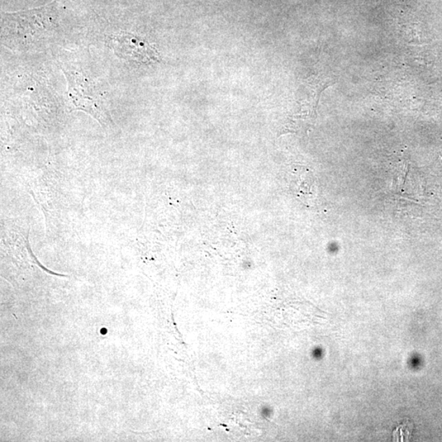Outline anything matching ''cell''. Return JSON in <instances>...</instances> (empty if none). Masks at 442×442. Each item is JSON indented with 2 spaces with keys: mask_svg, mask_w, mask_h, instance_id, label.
<instances>
[{
  "mask_svg": "<svg viewBox=\"0 0 442 442\" xmlns=\"http://www.w3.org/2000/svg\"><path fill=\"white\" fill-rule=\"evenodd\" d=\"M64 73L68 83L69 99L75 109H80L89 113L103 126L110 124L111 117L104 107L101 97L93 89V84L78 73Z\"/></svg>",
  "mask_w": 442,
  "mask_h": 442,
  "instance_id": "cell-1",
  "label": "cell"
},
{
  "mask_svg": "<svg viewBox=\"0 0 442 442\" xmlns=\"http://www.w3.org/2000/svg\"><path fill=\"white\" fill-rule=\"evenodd\" d=\"M107 44L116 55L140 64H155L160 61L156 47L142 37L121 31L108 37Z\"/></svg>",
  "mask_w": 442,
  "mask_h": 442,
  "instance_id": "cell-2",
  "label": "cell"
},
{
  "mask_svg": "<svg viewBox=\"0 0 442 442\" xmlns=\"http://www.w3.org/2000/svg\"><path fill=\"white\" fill-rule=\"evenodd\" d=\"M413 429V424L406 420L404 424L397 426L395 431L393 432L392 437L395 441H408L412 439V432Z\"/></svg>",
  "mask_w": 442,
  "mask_h": 442,
  "instance_id": "cell-3",
  "label": "cell"
},
{
  "mask_svg": "<svg viewBox=\"0 0 442 442\" xmlns=\"http://www.w3.org/2000/svg\"><path fill=\"white\" fill-rule=\"evenodd\" d=\"M261 415H263L264 418H268L270 415L269 408L264 407L263 411H261Z\"/></svg>",
  "mask_w": 442,
  "mask_h": 442,
  "instance_id": "cell-4",
  "label": "cell"
}]
</instances>
